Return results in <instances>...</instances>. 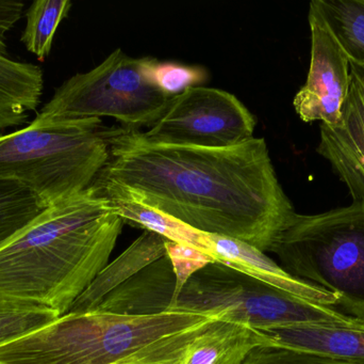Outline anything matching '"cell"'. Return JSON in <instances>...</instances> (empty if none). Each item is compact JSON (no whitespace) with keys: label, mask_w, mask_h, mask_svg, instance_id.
<instances>
[{"label":"cell","mask_w":364,"mask_h":364,"mask_svg":"<svg viewBox=\"0 0 364 364\" xmlns=\"http://www.w3.org/2000/svg\"><path fill=\"white\" fill-rule=\"evenodd\" d=\"M109 160L92 185L110 188L205 234L269 251L294 217L264 138L229 147L149 142L108 130Z\"/></svg>","instance_id":"1"},{"label":"cell","mask_w":364,"mask_h":364,"mask_svg":"<svg viewBox=\"0 0 364 364\" xmlns=\"http://www.w3.org/2000/svg\"><path fill=\"white\" fill-rule=\"evenodd\" d=\"M125 222L93 186L0 246V303L68 313L108 265Z\"/></svg>","instance_id":"2"},{"label":"cell","mask_w":364,"mask_h":364,"mask_svg":"<svg viewBox=\"0 0 364 364\" xmlns=\"http://www.w3.org/2000/svg\"><path fill=\"white\" fill-rule=\"evenodd\" d=\"M218 321L181 312L68 313L0 344V364H182L195 340Z\"/></svg>","instance_id":"3"},{"label":"cell","mask_w":364,"mask_h":364,"mask_svg":"<svg viewBox=\"0 0 364 364\" xmlns=\"http://www.w3.org/2000/svg\"><path fill=\"white\" fill-rule=\"evenodd\" d=\"M109 149L100 119L29 125L0 136V181L21 182L51 207L87 189Z\"/></svg>","instance_id":"4"},{"label":"cell","mask_w":364,"mask_h":364,"mask_svg":"<svg viewBox=\"0 0 364 364\" xmlns=\"http://www.w3.org/2000/svg\"><path fill=\"white\" fill-rule=\"evenodd\" d=\"M269 251L287 273L331 293L339 311L364 323V202L295 214Z\"/></svg>","instance_id":"5"},{"label":"cell","mask_w":364,"mask_h":364,"mask_svg":"<svg viewBox=\"0 0 364 364\" xmlns=\"http://www.w3.org/2000/svg\"><path fill=\"white\" fill-rule=\"evenodd\" d=\"M168 312L199 314L255 331L293 324H356L337 308L280 290L225 263L193 274L171 299Z\"/></svg>","instance_id":"6"},{"label":"cell","mask_w":364,"mask_h":364,"mask_svg":"<svg viewBox=\"0 0 364 364\" xmlns=\"http://www.w3.org/2000/svg\"><path fill=\"white\" fill-rule=\"evenodd\" d=\"M149 59L129 57L115 49L100 66L74 75L58 88L30 125L109 117L130 130L151 126L171 96L147 77Z\"/></svg>","instance_id":"7"},{"label":"cell","mask_w":364,"mask_h":364,"mask_svg":"<svg viewBox=\"0 0 364 364\" xmlns=\"http://www.w3.org/2000/svg\"><path fill=\"white\" fill-rule=\"evenodd\" d=\"M257 119L233 94L195 85L172 96L141 137L177 147H229L254 138Z\"/></svg>","instance_id":"8"},{"label":"cell","mask_w":364,"mask_h":364,"mask_svg":"<svg viewBox=\"0 0 364 364\" xmlns=\"http://www.w3.org/2000/svg\"><path fill=\"white\" fill-rule=\"evenodd\" d=\"M311 59L305 85L293 105L306 123H339L350 85V62L318 15L309 11Z\"/></svg>","instance_id":"9"},{"label":"cell","mask_w":364,"mask_h":364,"mask_svg":"<svg viewBox=\"0 0 364 364\" xmlns=\"http://www.w3.org/2000/svg\"><path fill=\"white\" fill-rule=\"evenodd\" d=\"M318 152L348 188L353 202H364V71L350 63V85L337 125L321 124Z\"/></svg>","instance_id":"10"},{"label":"cell","mask_w":364,"mask_h":364,"mask_svg":"<svg viewBox=\"0 0 364 364\" xmlns=\"http://www.w3.org/2000/svg\"><path fill=\"white\" fill-rule=\"evenodd\" d=\"M267 345L364 363V323L293 324L258 331Z\"/></svg>","instance_id":"11"},{"label":"cell","mask_w":364,"mask_h":364,"mask_svg":"<svg viewBox=\"0 0 364 364\" xmlns=\"http://www.w3.org/2000/svg\"><path fill=\"white\" fill-rule=\"evenodd\" d=\"M205 252L214 261L225 263L280 290L314 303L336 308L337 298L331 293L293 277L282 267L267 258L264 252L247 244L227 237L207 234Z\"/></svg>","instance_id":"12"},{"label":"cell","mask_w":364,"mask_h":364,"mask_svg":"<svg viewBox=\"0 0 364 364\" xmlns=\"http://www.w3.org/2000/svg\"><path fill=\"white\" fill-rule=\"evenodd\" d=\"M168 239L157 233L144 231L114 262L107 265L70 308L68 313L93 311L102 299L134 277L144 267L166 256Z\"/></svg>","instance_id":"13"},{"label":"cell","mask_w":364,"mask_h":364,"mask_svg":"<svg viewBox=\"0 0 364 364\" xmlns=\"http://www.w3.org/2000/svg\"><path fill=\"white\" fill-rule=\"evenodd\" d=\"M43 87L40 66L0 55V130L25 124L40 104Z\"/></svg>","instance_id":"14"},{"label":"cell","mask_w":364,"mask_h":364,"mask_svg":"<svg viewBox=\"0 0 364 364\" xmlns=\"http://www.w3.org/2000/svg\"><path fill=\"white\" fill-rule=\"evenodd\" d=\"M260 345H267V341L258 331L218 321L195 340L182 364H243Z\"/></svg>","instance_id":"15"},{"label":"cell","mask_w":364,"mask_h":364,"mask_svg":"<svg viewBox=\"0 0 364 364\" xmlns=\"http://www.w3.org/2000/svg\"><path fill=\"white\" fill-rule=\"evenodd\" d=\"M92 186L109 201L124 222L136 224L145 231L161 235L168 241L190 246L205 254V233L194 230L178 220L157 209L140 204L110 188Z\"/></svg>","instance_id":"16"},{"label":"cell","mask_w":364,"mask_h":364,"mask_svg":"<svg viewBox=\"0 0 364 364\" xmlns=\"http://www.w3.org/2000/svg\"><path fill=\"white\" fill-rule=\"evenodd\" d=\"M318 15L350 63L364 68V0H314Z\"/></svg>","instance_id":"17"},{"label":"cell","mask_w":364,"mask_h":364,"mask_svg":"<svg viewBox=\"0 0 364 364\" xmlns=\"http://www.w3.org/2000/svg\"><path fill=\"white\" fill-rule=\"evenodd\" d=\"M47 207L25 184L0 181V246L33 222Z\"/></svg>","instance_id":"18"},{"label":"cell","mask_w":364,"mask_h":364,"mask_svg":"<svg viewBox=\"0 0 364 364\" xmlns=\"http://www.w3.org/2000/svg\"><path fill=\"white\" fill-rule=\"evenodd\" d=\"M70 6V0H38L28 9L27 25L21 42L41 61L50 53L55 31L60 23L68 16Z\"/></svg>","instance_id":"19"},{"label":"cell","mask_w":364,"mask_h":364,"mask_svg":"<svg viewBox=\"0 0 364 364\" xmlns=\"http://www.w3.org/2000/svg\"><path fill=\"white\" fill-rule=\"evenodd\" d=\"M60 318L46 308L0 303V344L28 335Z\"/></svg>","instance_id":"20"},{"label":"cell","mask_w":364,"mask_h":364,"mask_svg":"<svg viewBox=\"0 0 364 364\" xmlns=\"http://www.w3.org/2000/svg\"><path fill=\"white\" fill-rule=\"evenodd\" d=\"M145 72L149 80L171 98L188 88L200 85L207 79V72L199 66H184L176 62H159L151 57Z\"/></svg>","instance_id":"21"},{"label":"cell","mask_w":364,"mask_h":364,"mask_svg":"<svg viewBox=\"0 0 364 364\" xmlns=\"http://www.w3.org/2000/svg\"><path fill=\"white\" fill-rule=\"evenodd\" d=\"M243 364H364L336 360L278 346L260 345L248 354Z\"/></svg>","instance_id":"22"},{"label":"cell","mask_w":364,"mask_h":364,"mask_svg":"<svg viewBox=\"0 0 364 364\" xmlns=\"http://www.w3.org/2000/svg\"><path fill=\"white\" fill-rule=\"evenodd\" d=\"M166 248V256L170 259L176 275V288L173 296L181 291L193 274L196 273L209 263L214 262L211 256L183 244L168 241Z\"/></svg>","instance_id":"23"},{"label":"cell","mask_w":364,"mask_h":364,"mask_svg":"<svg viewBox=\"0 0 364 364\" xmlns=\"http://www.w3.org/2000/svg\"><path fill=\"white\" fill-rule=\"evenodd\" d=\"M23 6L21 1H0V55L8 56L6 33L21 19Z\"/></svg>","instance_id":"24"},{"label":"cell","mask_w":364,"mask_h":364,"mask_svg":"<svg viewBox=\"0 0 364 364\" xmlns=\"http://www.w3.org/2000/svg\"><path fill=\"white\" fill-rule=\"evenodd\" d=\"M363 68V70L364 71V68Z\"/></svg>","instance_id":"25"}]
</instances>
